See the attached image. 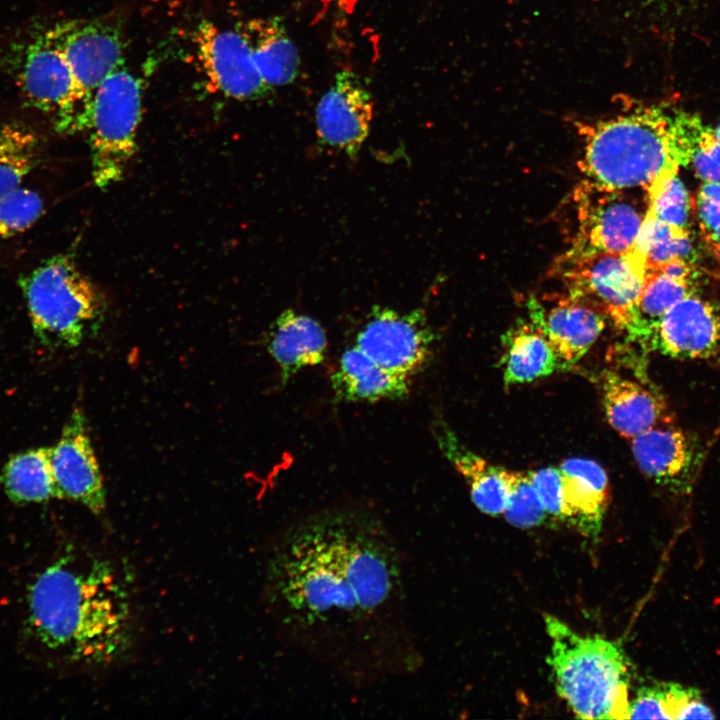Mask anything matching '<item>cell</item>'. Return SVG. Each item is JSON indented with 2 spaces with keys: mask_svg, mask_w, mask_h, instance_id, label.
<instances>
[{
  "mask_svg": "<svg viewBox=\"0 0 720 720\" xmlns=\"http://www.w3.org/2000/svg\"><path fill=\"white\" fill-rule=\"evenodd\" d=\"M33 330L43 344L78 346L102 320L104 299L69 255H55L20 280Z\"/></svg>",
  "mask_w": 720,
  "mask_h": 720,
  "instance_id": "5b68a950",
  "label": "cell"
},
{
  "mask_svg": "<svg viewBox=\"0 0 720 720\" xmlns=\"http://www.w3.org/2000/svg\"><path fill=\"white\" fill-rule=\"evenodd\" d=\"M370 312L355 346L384 369L410 379L423 369L435 338L425 311L373 306Z\"/></svg>",
  "mask_w": 720,
  "mask_h": 720,
  "instance_id": "30bf717a",
  "label": "cell"
},
{
  "mask_svg": "<svg viewBox=\"0 0 720 720\" xmlns=\"http://www.w3.org/2000/svg\"><path fill=\"white\" fill-rule=\"evenodd\" d=\"M142 113V85L123 65L96 88L90 108L91 173L105 188L118 182L136 152Z\"/></svg>",
  "mask_w": 720,
  "mask_h": 720,
  "instance_id": "52a82bcc",
  "label": "cell"
},
{
  "mask_svg": "<svg viewBox=\"0 0 720 720\" xmlns=\"http://www.w3.org/2000/svg\"><path fill=\"white\" fill-rule=\"evenodd\" d=\"M29 625L42 644L74 662L113 664L133 643L129 586L110 560L62 558L30 589Z\"/></svg>",
  "mask_w": 720,
  "mask_h": 720,
  "instance_id": "7a4b0ae2",
  "label": "cell"
},
{
  "mask_svg": "<svg viewBox=\"0 0 720 720\" xmlns=\"http://www.w3.org/2000/svg\"><path fill=\"white\" fill-rule=\"evenodd\" d=\"M715 137L720 144V125L717 127V129L714 130Z\"/></svg>",
  "mask_w": 720,
  "mask_h": 720,
  "instance_id": "74e56055",
  "label": "cell"
},
{
  "mask_svg": "<svg viewBox=\"0 0 720 720\" xmlns=\"http://www.w3.org/2000/svg\"><path fill=\"white\" fill-rule=\"evenodd\" d=\"M667 277L680 282L691 284L694 275L693 263L681 259L671 260L657 270Z\"/></svg>",
  "mask_w": 720,
  "mask_h": 720,
  "instance_id": "d590c367",
  "label": "cell"
},
{
  "mask_svg": "<svg viewBox=\"0 0 720 720\" xmlns=\"http://www.w3.org/2000/svg\"><path fill=\"white\" fill-rule=\"evenodd\" d=\"M508 487V503L503 513L515 527L531 528L540 525L547 512L530 478L529 472L504 470Z\"/></svg>",
  "mask_w": 720,
  "mask_h": 720,
  "instance_id": "4dcf8cb0",
  "label": "cell"
},
{
  "mask_svg": "<svg viewBox=\"0 0 720 720\" xmlns=\"http://www.w3.org/2000/svg\"><path fill=\"white\" fill-rule=\"evenodd\" d=\"M699 692L675 682L642 686L629 703V719H678L686 702Z\"/></svg>",
  "mask_w": 720,
  "mask_h": 720,
  "instance_id": "f1b7e54d",
  "label": "cell"
},
{
  "mask_svg": "<svg viewBox=\"0 0 720 720\" xmlns=\"http://www.w3.org/2000/svg\"><path fill=\"white\" fill-rule=\"evenodd\" d=\"M47 30L91 108L96 88L123 65L124 41L120 25L101 17L64 21Z\"/></svg>",
  "mask_w": 720,
  "mask_h": 720,
  "instance_id": "8fae6325",
  "label": "cell"
},
{
  "mask_svg": "<svg viewBox=\"0 0 720 720\" xmlns=\"http://www.w3.org/2000/svg\"><path fill=\"white\" fill-rule=\"evenodd\" d=\"M632 189H610L583 179L573 191L576 236L569 250L624 253L633 250L647 212Z\"/></svg>",
  "mask_w": 720,
  "mask_h": 720,
  "instance_id": "9c48e42d",
  "label": "cell"
},
{
  "mask_svg": "<svg viewBox=\"0 0 720 720\" xmlns=\"http://www.w3.org/2000/svg\"><path fill=\"white\" fill-rule=\"evenodd\" d=\"M640 470L676 494H688L702 461L697 441L671 423L654 427L631 439Z\"/></svg>",
  "mask_w": 720,
  "mask_h": 720,
  "instance_id": "9a60e30c",
  "label": "cell"
},
{
  "mask_svg": "<svg viewBox=\"0 0 720 720\" xmlns=\"http://www.w3.org/2000/svg\"><path fill=\"white\" fill-rule=\"evenodd\" d=\"M6 56L26 103L48 115L59 132L87 130L90 105L47 29L13 44Z\"/></svg>",
  "mask_w": 720,
  "mask_h": 720,
  "instance_id": "8992f818",
  "label": "cell"
},
{
  "mask_svg": "<svg viewBox=\"0 0 720 720\" xmlns=\"http://www.w3.org/2000/svg\"><path fill=\"white\" fill-rule=\"evenodd\" d=\"M558 468L563 520L570 521L586 536H598L609 496L605 470L595 461L583 458L567 459Z\"/></svg>",
  "mask_w": 720,
  "mask_h": 720,
  "instance_id": "d6986e66",
  "label": "cell"
},
{
  "mask_svg": "<svg viewBox=\"0 0 720 720\" xmlns=\"http://www.w3.org/2000/svg\"><path fill=\"white\" fill-rule=\"evenodd\" d=\"M692 293V284L673 280L658 271L647 272L642 293L624 329L635 339L647 343L663 315Z\"/></svg>",
  "mask_w": 720,
  "mask_h": 720,
  "instance_id": "484cf974",
  "label": "cell"
},
{
  "mask_svg": "<svg viewBox=\"0 0 720 720\" xmlns=\"http://www.w3.org/2000/svg\"><path fill=\"white\" fill-rule=\"evenodd\" d=\"M693 207L696 209L704 240L720 230V184L703 182L699 187Z\"/></svg>",
  "mask_w": 720,
  "mask_h": 720,
  "instance_id": "836d02e7",
  "label": "cell"
},
{
  "mask_svg": "<svg viewBox=\"0 0 720 720\" xmlns=\"http://www.w3.org/2000/svg\"><path fill=\"white\" fill-rule=\"evenodd\" d=\"M503 345L501 362L506 384L531 382L561 367L548 339L531 321L509 330Z\"/></svg>",
  "mask_w": 720,
  "mask_h": 720,
  "instance_id": "cb8c5ba5",
  "label": "cell"
},
{
  "mask_svg": "<svg viewBox=\"0 0 720 720\" xmlns=\"http://www.w3.org/2000/svg\"><path fill=\"white\" fill-rule=\"evenodd\" d=\"M43 209L41 196L26 187L0 196V242L29 229L40 218Z\"/></svg>",
  "mask_w": 720,
  "mask_h": 720,
  "instance_id": "1f68e13d",
  "label": "cell"
},
{
  "mask_svg": "<svg viewBox=\"0 0 720 720\" xmlns=\"http://www.w3.org/2000/svg\"><path fill=\"white\" fill-rule=\"evenodd\" d=\"M50 461L56 498L79 502L96 514L104 510L103 478L81 409L73 411L58 442L50 448Z\"/></svg>",
  "mask_w": 720,
  "mask_h": 720,
  "instance_id": "5bb4252c",
  "label": "cell"
},
{
  "mask_svg": "<svg viewBox=\"0 0 720 720\" xmlns=\"http://www.w3.org/2000/svg\"><path fill=\"white\" fill-rule=\"evenodd\" d=\"M330 382L335 398L345 402L398 400L410 391L408 378L384 369L357 346L342 353Z\"/></svg>",
  "mask_w": 720,
  "mask_h": 720,
  "instance_id": "7402d4cb",
  "label": "cell"
},
{
  "mask_svg": "<svg viewBox=\"0 0 720 720\" xmlns=\"http://www.w3.org/2000/svg\"><path fill=\"white\" fill-rule=\"evenodd\" d=\"M544 619L556 690L575 716L629 719L630 672L622 649L599 636H582L554 616Z\"/></svg>",
  "mask_w": 720,
  "mask_h": 720,
  "instance_id": "277c9868",
  "label": "cell"
},
{
  "mask_svg": "<svg viewBox=\"0 0 720 720\" xmlns=\"http://www.w3.org/2000/svg\"><path fill=\"white\" fill-rule=\"evenodd\" d=\"M601 393L609 424L627 439L671 423L663 399L637 381L606 371L601 377Z\"/></svg>",
  "mask_w": 720,
  "mask_h": 720,
  "instance_id": "ac0fdd59",
  "label": "cell"
},
{
  "mask_svg": "<svg viewBox=\"0 0 720 720\" xmlns=\"http://www.w3.org/2000/svg\"><path fill=\"white\" fill-rule=\"evenodd\" d=\"M647 212L666 224L688 230L693 200L678 174L663 178L646 191Z\"/></svg>",
  "mask_w": 720,
  "mask_h": 720,
  "instance_id": "f546056e",
  "label": "cell"
},
{
  "mask_svg": "<svg viewBox=\"0 0 720 720\" xmlns=\"http://www.w3.org/2000/svg\"><path fill=\"white\" fill-rule=\"evenodd\" d=\"M529 320L546 336L561 367L579 361L605 327V315L569 295L544 307L538 300L528 302Z\"/></svg>",
  "mask_w": 720,
  "mask_h": 720,
  "instance_id": "e0dca14e",
  "label": "cell"
},
{
  "mask_svg": "<svg viewBox=\"0 0 720 720\" xmlns=\"http://www.w3.org/2000/svg\"><path fill=\"white\" fill-rule=\"evenodd\" d=\"M327 345L319 322L292 309L283 311L274 321L267 341L268 352L280 368L281 384L303 368L322 363Z\"/></svg>",
  "mask_w": 720,
  "mask_h": 720,
  "instance_id": "44dd1931",
  "label": "cell"
},
{
  "mask_svg": "<svg viewBox=\"0 0 720 720\" xmlns=\"http://www.w3.org/2000/svg\"><path fill=\"white\" fill-rule=\"evenodd\" d=\"M0 480L8 497L17 503H39L55 497L50 448L14 455L4 466Z\"/></svg>",
  "mask_w": 720,
  "mask_h": 720,
  "instance_id": "d4e9b609",
  "label": "cell"
},
{
  "mask_svg": "<svg viewBox=\"0 0 720 720\" xmlns=\"http://www.w3.org/2000/svg\"><path fill=\"white\" fill-rule=\"evenodd\" d=\"M691 163L703 182L720 184V144L712 128L705 126L702 130Z\"/></svg>",
  "mask_w": 720,
  "mask_h": 720,
  "instance_id": "d6a6232c",
  "label": "cell"
},
{
  "mask_svg": "<svg viewBox=\"0 0 720 720\" xmlns=\"http://www.w3.org/2000/svg\"><path fill=\"white\" fill-rule=\"evenodd\" d=\"M584 179L610 189L646 191L691 163L704 125L687 112L630 104L608 117L575 123Z\"/></svg>",
  "mask_w": 720,
  "mask_h": 720,
  "instance_id": "3957f363",
  "label": "cell"
},
{
  "mask_svg": "<svg viewBox=\"0 0 720 720\" xmlns=\"http://www.w3.org/2000/svg\"><path fill=\"white\" fill-rule=\"evenodd\" d=\"M705 241L712 252L720 259V230Z\"/></svg>",
  "mask_w": 720,
  "mask_h": 720,
  "instance_id": "8d00e7d4",
  "label": "cell"
},
{
  "mask_svg": "<svg viewBox=\"0 0 720 720\" xmlns=\"http://www.w3.org/2000/svg\"><path fill=\"white\" fill-rule=\"evenodd\" d=\"M264 576L287 642L346 684L368 688L423 668L405 554L376 511L347 504L297 517L273 538Z\"/></svg>",
  "mask_w": 720,
  "mask_h": 720,
  "instance_id": "6da1fadb",
  "label": "cell"
},
{
  "mask_svg": "<svg viewBox=\"0 0 720 720\" xmlns=\"http://www.w3.org/2000/svg\"><path fill=\"white\" fill-rule=\"evenodd\" d=\"M529 475L547 514L563 520L562 485L559 468L546 467L531 471Z\"/></svg>",
  "mask_w": 720,
  "mask_h": 720,
  "instance_id": "e575fe53",
  "label": "cell"
},
{
  "mask_svg": "<svg viewBox=\"0 0 720 720\" xmlns=\"http://www.w3.org/2000/svg\"><path fill=\"white\" fill-rule=\"evenodd\" d=\"M647 343L672 358L713 357L720 352V309L692 293L663 315Z\"/></svg>",
  "mask_w": 720,
  "mask_h": 720,
  "instance_id": "2e32d148",
  "label": "cell"
},
{
  "mask_svg": "<svg viewBox=\"0 0 720 720\" xmlns=\"http://www.w3.org/2000/svg\"><path fill=\"white\" fill-rule=\"evenodd\" d=\"M197 58L215 91L235 100H256L271 87L261 77L240 33L211 22L198 25L194 37Z\"/></svg>",
  "mask_w": 720,
  "mask_h": 720,
  "instance_id": "7c38bea8",
  "label": "cell"
},
{
  "mask_svg": "<svg viewBox=\"0 0 720 720\" xmlns=\"http://www.w3.org/2000/svg\"><path fill=\"white\" fill-rule=\"evenodd\" d=\"M633 252L644 262L647 272L663 264L681 259L695 261V251L689 231L645 215Z\"/></svg>",
  "mask_w": 720,
  "mask_h": 720,
  "instance_id": "4316f807",
  "label": "cell"
},
{
  "mask_svg": "<svg viewBox=\"0 0 720 720\" xmlns=\"http://www.w3.org/2000/svg\"><path fill=\"white\" fill-rule=\"evenodd\" d=\"M36 135L18 124L0 127V196L21 187L38 156Z\"/></svg>",
  "mask_w": 720,
  "mask_h": 720,
  "instance_id": "83f0119b",
  "label": "cell"
},
{
  "mask_svg": "<svg viewBox=\"0 0 720 720\" xmlns=\"http://www.w3.org/2000/svg\"><path fill=\"white\" fill-rule=\"evenodd\" d=\"M433 434L442 454L468 484L474 505L488 515L503 514L508 503L505 468L489 463L468 449L440 419L434 422Z\"/></svg>",
  "mask_w": 720,
  "mask_h": 720,
  "instance_id": "ffe728a7",
  "label": "cell"
},
{
  "mask_svg": "<svg viewBox=\"0 0 720 720\" xmlns=\"http://www.w3.org/2000/svg\"><path fill=\"white\" fill-rule=\"evenodd\" d=\"M246 42L255 65L271 88L294 81L299 54L279 18H253L235 26Z\"/></svg>",
  "mask_w": 720,
  "mask_h": 720,
  "instance_id": "603a6c76",
  "label": "cell"
},
{
  "mask_svg": "<svg viewBox=\"0 0 720 720\" xmlns=\"http://www.w3.org/2000/svg\"><path fill=\"white\" fill-rule=\"evenodd\" d=\"M373 115V98L364 82L353 72L340 71L316 107L318 139L356 159L368 137Z\"/></svg>",
  "mask_w": 720,
  "mask_h": 720,
  "instance_id": "4fadbf2b",
  "label": "cell"
},
{
  "mask_svg": "<svg viewBox=\"0 0 720 720\" xmlns=\"http://www.w3.org/2000/svg\"><path fill=\"white\" fill-rule=\"evenodd\" d=\"M568 295L625 327L644 288L647 269L633 252H575L568 250L555 265Z\"/></svg>",
  "mask_w": 720,
  "mask_h": 720,
  "instance_id": "ba28073f",
  "label": "cell"
}]
</instances>
